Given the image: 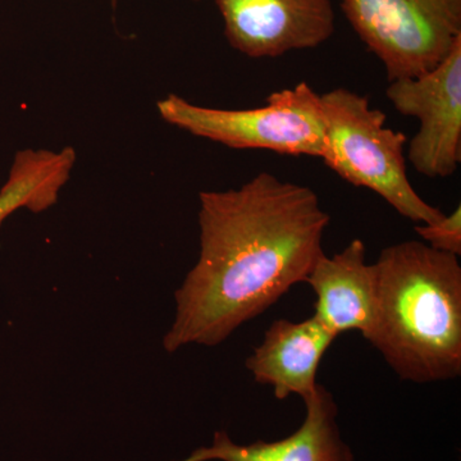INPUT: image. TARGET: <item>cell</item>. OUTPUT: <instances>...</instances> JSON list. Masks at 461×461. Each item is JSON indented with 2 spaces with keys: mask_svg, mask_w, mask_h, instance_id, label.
Returning a JSON list of instances; mask_svg holds the SVG:
<instances>
[{
  "mask_svg": "<svg viewBox=\"0 0 461 461\" xmlns=\"http://www.w3.org/2000/svg\"><path fill=\"white\" fill-rule=\"evenodd\" d=\"M199 259L176 291L168 353L215 346L306 282L330 215L311 187L259 172L239 189L199 195Z\"/></svg>",
  "mask_w": 461,
  "mask_h": 461,
  "instance_id": "cell-1",
  "label": "cell"
},
{
  "mask_svg": "<svg viewBox=\"0 0 461 461\" xmlns=\"http://www.w3.org/2000/svg\"><path fill=\"white\" fill-rule=\"evenodd\" d=\"M426 242L384 248L375 263L377 315L368 341L402 381L461 375V267Z\"/></svg>",
  "mask_w": 461,
  "mask_h": 461,
  "instance_id": "cell-2",
  "label": "cell"
},
{
  "mask_svg": "<svg viewBox=\"0 0 461 461\" xmlns=\"http://www.w3.org/2000/svg\"><path fill=\"white\" fill-rule=\"evenodd\" d=\"M326 149L324 165L348 184L377 194L412 222H438L444 213L418 195L406 172L408 138L387 126V115L366 96L345 87L321 95Z\"/></svg>",
  "mask_w": 461,
  "mask_h": 461,
  "instance_id": "cell-3",
  "label": "cell"
},
{
  "mask_svg": "<svg viewBox=\"0 0 461 461\" xmlns=\"http://www.w3.org/2000/svg\"><path fill=\"white\" fill-rule=\"evenodd\" d=\"M167 123L232 149L323 158L326 126L320 94L308 84L269 94L263 107L218 109L171 94L157 103Z\"/></svg>",
  "mask_w": 461,
  "mask_h": 461,
  "instance_id": "cell-4",
  "label": "cell"
},
{
  "mask_svg": "<svg viewBox=\"0 0 461 461\" xmlns=\"http://www.w3.org/2000/svg\"><path fill=\"white\" fill-rule=\"evenodd\" d=\"M388 83L435 68L461 39V0H339Z\"/></svg>",
  "mask_w": 461,
  "mask_h": 461,
  "instance_id": "cell-5",
  "label": "cell"
},
{
  "mask_svg": "<svg viewBox=\"0 0 461 461\" xmlns=\"http://www.w3.org/2000/svg\"><path fill=\"white\" fill-rule=\"evenodd\" d=\"M386 96L400 114L420 120L411 166L429 178L453 176L461 162V39L435 68L391 81Z\"/></svg>",
  "mask_w": 461,
  "mask_h": 461,
  "instance_id": "cell-6",
  "label": "cell"
},
{
  "mask_svg": "<svg viewBox=\"0 0 461 461\" xmlns=\"http://www.w3.org/2000/svg\"><path fill=\"white\" fill-rule=\"evenodd\" d=\"M233 50L253 59L315 50L336 32L332 0H215Z\"/></svg>",
  "mask_w": 461,
  "mask_h": 461,
  "instance_id": "cell-7",
  "label": "cell"
},
{
  "mask_svg": "<svg viewBox=\"0 0 461 461\" xmlns=\"http://www.w3.org/2000/svg\"><path fill=\"white\" fill-rule=\"evenodd\" d=\"M317 303L318 321L336 336L359 330L368 339L377 315V273L375 264L366 263V248L355 239L335 254H321L306 278Z\"/></svg>",
  "mask_w": 461,
  "mask_h": 461,
  "instance_id": "cell-8",
  "label": "cell"
},
{
  "mask_svg": "<svg viewBox=\"0 0 461 461\" xmlns=\"http://www.w3.org/2000/svg\"><path fill=\"white\" fill-rule=\"evenodd\" d=\"M304 402V423L287 438L238 445L226 432H217L211 447H200L181 461H354L339 435V409L332 393L318 384Z\"/></svg>",
  "mask_w": 461,
  "mask_h": 461,
  "instance_id": "cell-9",
  "label": "cell"
},
{
  "mask_svg": "<svg viewBox=\"0 0 461 461\" xmlns=\"http://www.w3.org/2000/svg\"><path fill=\"white\" fill-rule=\"evenodd\" d=\"M336 339L314 315L303 321L278 320L248 357L247 368L258 384L272 386L278 400L293 393L306 400L317 390L318 366Z\"/></svg>",
  "mask_w": 461,
  "mask_h": 461,
  "instance_id": "cell-10",
  "label": "cell"
},
{
  "mask_svg": "<svg viewBox=\"0 0 461 461\" xmlns=\"http://www.w3.org/2000/svg\"><path fill=\"white\" fill-rule=\"evenodd\" d=\"M76 162L72 148L60 151L23 150L16 154L0 190V226L21 208L41 213L56 204Z\"/></svg>",
  "mask_w": 461,
  "mask_h": 461,
  "instance_id": "cell-11",
  "label": "cell"
},
{
  "mask_svg": "<svg viewBox=\"0 0 461 461\" xmlns=\"http://www.w3.org/2000/svg\"><path fill=\"white\" fill-rule=\"evenodd\" d=\"M415 232L429 247L442 253L461 256V206L457 205L453 213L444 215L438 222L418 224Z\"/></svg>",
  "mask_w": 461,
  "mask_h": 461,
  "instance_id": "cell-12",
  "label": "cell"
},
{
  "mask_svg": "<svg viewBox=\"0 0 461 461\" xmlns=\"http://www.w3.org/2000/svg\"><path fill=\"white\" fill-rule=\"evenodd\" d=\"M111 2H112V7L117 8L118 0H111ZM194 2H200V0H194Z\"/></svg>",
  "mask_w": 461,
  "mask_h": 461,
  "instance_id": "cell-13",
  "label": "cell"
}]
</instances>
